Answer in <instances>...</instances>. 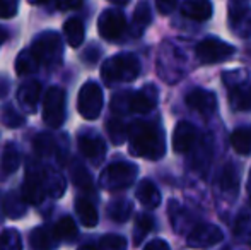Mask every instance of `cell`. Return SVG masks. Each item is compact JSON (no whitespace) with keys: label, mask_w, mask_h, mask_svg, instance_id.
Segmentation results:
<instances>
[{"label":"cell","mask_w":251,"mask_h":250,"mask_svg":"<svg viewBox=\"0 0 251 250\" xmlns=\"http://www.w3.org/2000/svg\"><path fill=\"white\" fill-rule=\"evenodd\" d=\"M130 151L147 160H161L166 153L164 136L157 125L151 122H133L128 129Z\"/></svg>","instance_id":"1"},{"label":"cell","mask_w":251,"mask_h":250,"mask_svg":"<svg viewBox=\"0 0 251 250\" xmlns=\"http://www.w3.org/2000/svg\"><path fill=\"white\" fill-rule=\"evenodd\" d=\"M140 74V62L133 54H118L108 58L101 67V77L106 84L132 83Z\"/></svg>","instance_id":"2"},{"label":"cell","mask_w":251,"mask_h":250,"mask_svg":"<svg viewBox=\"0 0 251 250\" xmlns=\"http://www.w3.org/2000/svg\"><path fill=\"white\" fill-rule=\"evenodd\" d=\"M31 50L36 55L40 65L55 67L62 62V57H63L62 38H60L55 31H45V33H41L40 36L33 41Z\"/></svg>","instance_id":"3"},{"label":"cell","mask_w":251,"mask_h":250,"mask_svg":"<svg viewBox=\"0 0 251 250\" xmlns=\"http://www.w3.org/2000/svg\"><path fill=\"white\" fill-rule=\"evenodd\" d=\"M137 167L128 161H116L102 170L100 177V185L106 190H122L135 182Z\"/></svg>","instance_id":"4"},{"label":"cell","mask_w":251,"mask_h":250,"mask_svg":"<svg viewBox=\"0 0 251 250\" xmlns=\"http://www.w3.org/2000/svg\"><path fill=\"white\" fill-rule=\"evenodd\" d=\"M65 91L53 86L45 94L43 101V120L50 129H60L65 120Z\"/></svg>","instance_id":"5"},{"label":"cell","mask_w":251,"mask_h":250,"mask_svg":"<svg viewBox=\"0 0 251 250\" xmlns=\"http://www.w3.org/2000/svg\"><path fill=\"white\" fill-rule=\"evenodd\" d=\"M77 110L86 120H94L100 117L102 110V89L100 84L89 81L80 87L77 96Z\"/></svg>","instance_id":"6"},{"label":"cell","mask_w":251,"mask_h":250,"mask_svg":"<svg viewBox=\"0 0 251 250\" xmlns=\"http://www.w3.org/2000/svg\"><path fill=\"white\" fill-rule=\"evenodd\" d=\"M236 74L238 72H227L224 76V83L229 87V103L234 110H251V79L250 77L239 79Z\"/></svg>","instance_id":"7"},{"label":"cell","mask_w":251,"mask_h":250,"mask_svg":"<svg viewBox=\"0 0 251 250\" xmlns=\"http://www.w3.org/2000/svg\"><path fill=\"white\" fill-rule=\"evenodd\" d=\"M234 47L217 40V38H205L197 45V57L201 63H217L224 62L234 55Z\"/></svg>","instance_id":"8"},{"label":"cell","mask_w":251,"mask_h":250,"mask_svg":"<svg viewBox=\"0 0 251 250\" xmlns=\"http://www.w3.org/2000/svg\"><path fill=\"white\" fill-rule=\"evenodd\" d=\"M126 29V19L123 12L116 9H108L98 19V31L104 40L115 41L122 38V34Z\"/></svg>","instance_id":"9"},{"label":"cell","mask_w":251,"mask_h":250,"mask_svg":"<svg viewBox=\"0 0 251 250\" xmlns=\"http://www.w3.org/2000/svg\"><path fill=\"white\" fill-rule=\"evenodd\" d=\"M229 24L239 36H251V7L248 0H229Z\"/></svg>","instance_id":"10"},{"label":"cell","mask_w":251,"mask_h":250,"mask_svg":"<svg viewBox=\"0 0 251 250\" xmlns=\"http://www.w3.org/2000/svg\"><path fill=\"white\" fill-rule=\"evenodd\" d=\"M222 240V231L215 224H197L186 238L190 249H208Z\"/></svg>","instance_id":"11"},{"label":"cell","mask_w":251,"mask_h":250,"mask_svg":"<svg viewBox=\"0 0 251 250\" xmlns=\"http://www.w3.org/2000/svg\"><path fill=\"white\" fill-rule=\"evenodd\" d=\"M23 195L27 204H40L47 197V187H45V170L29 168L26 173V180L23 185Z\"/></svg>","instance_id":"12"},{"label":"cell","mask_w":251,"mask_h":250,"mask_svg":"<svg viewBox=\"0 0 251 250\" xmlns=\"http://www.w3.org/2000/svg\"><path fill=\"white\" fill-rule=\"evenodd\" d=\"M77 142H79V149L87 160H91L94 165H100L106 154V144L104 140L98 136L96 132H91V130H84L77 137Z\"/></svg>","instance_id":"13"},{"label":"cell","mask_w":251,"mask_h":250,"mask_svg":"<svg viewBox=\"0 0 251 250\" xmlns=\"http://www.w3.org/2000/svg\"><path fill=\"white\" fill-rule=\"evenodd\" d=\"M185 103L188 108L199 111L203 117H208L212 115L215 110H217V98H215L214 93L205 89H192L185 98Z\"/></svg>","instance_id":"14"},{"label":"cell","mask_w":251,"mask_h":250,"mask_svg":"<svg viewBox=\"0 0 251 250\" xmlns=\"http://www.w3.org/2000/svg\"><path fill=\"white\" fill-rule=\"evenodd\" d=\"M157 103V89L155 86H146L144 89L137 91V93H132L128 96V111H133V113H149L152 108Z\"/></svg>","instance_id":"15"},{"label":"cell","mask_w":251,"mask_h":250,"mask_svg":"<svg viewBox=\"0 0 251 250\" xmlns=\"http://www.w3.org/2000/svg\"><path fill=\"white\" fill-rule=\"evenodd\" d=\"M197 134L195 127L188 122H181V124L176 125L175 132H173V149L178 154H185L192 149L197 144Z\"/></svg>","instance_id":"16"},{"label":"cell","mask_w":251,"mask_h":250,"mask_svg":"<svg viewBox=\"0 0 251 250\" xmlns=\"http://www.w3.org/2000/svg\"><path fill=\"white\" fill-rule=\"evenodd\" d=\"M41 94V84L38 81H27L17 91V101L24 111H34Z\"/></svg>","instance_id":"17"},{"label":"cell","mask_w":251,"mask_h":250,"mask_svg":"<svg viewBox=\"0 0 251 250\" xmlns=\"http://www.w3.org/2000/svg\"><path fill=\"white\" fill-rule=\"evenodd\" d=\"M60 238L56 237L55 230L48 228H36L29 235V245L33 250H55Z\"/></svg>","instance_id":"18"},{"label":"cell","mask_w":251,"mask_h":250,"mask_svg":"<svg viewBox=\"0 0 251 250\" xmlns=\"http://www.w3.org/2000/svg\"><path fill=\"white\" fill-rule=\"evenodd\" d=\"M26 206H27V200L24 199L23 194L19 192H9L5 197H3V213H5L7 218L10 220H19L26 214Z\"/></svg>","instance_id":"19"},{"label":"cell","mask_w":251,"mask_h":250,"mask_svg":"<svg viewBox=\"0 0 251 250\" xmlns=\"http://www.w3.org/2000/svg\"><path fill=\"white\" fill-rule=\"evenodd\" d=\"M183 16L195 21H207L212 16V3L208 0H185L181 3Z\"/></svg>","instance_id":"20"},{"label":"cell","mask_w":251,"mask_h":250,"mask_svg":"<svg viewBox=\"0 0 251 250\" xmlns=\"http://www.w3.org/2000/svg\"><path fill=\"white\" fill-rule=\"evenodd\" d=\"M21 165V158H19V151L14 146L12 142L5 144L0 154V171H2L3 177H9L14 171L19 168Z\"/></svg>","instance_id":"21"},{"label":"cell","mask_w":251,"mask_h":250,"mask_svg":"<svg viewBox=\"0 0 251 250\" xmlns=\"http://www.w3.org/2000/svg\"><path fill=\"white\" fill-rule=\"evenodd\" d=\"M75 211H77V216H79L80 223L84 224L86 228H94L98 224V211L94 207V204L91 200H87L86 197H79L75 200Z\"/></svg>","instance_id":"22"},{"label":"cell","mask_w":251,"mask_h":250,"mask_svg":"<svg viewBox=\"0 0 251 250\" xmlns=\"http://www.w3.org/2000/svg\"><path fill=\"white\" fill-rule=\"evenodd\" d=\"M137 199L146 207H157L161 204V192L151 180H142L137 187Z\"/></svg>","instance_id":"23"},{"label":"cell","mask_w":251,"mask_h":250,"mask_svg":"<svg viewBox=\"0 0 251 250\" xmlns=\"http://www.w3.org/2000/svg\"><path fill=\"white\" fill-rule=\"evenodd\" d=\"M45 187H47V195L51 199H58L65 192V178L58 173L56 170H45Z\"/></svg>","instance_id":"24"},{"label":"cell","mask_w":251,"mask_h":250,"mask_svg":"<svg viewBox=\"0 0 251 250\" xmlns=\"http://www.w3.org/2000/svg\"><path fill=\"white\" fill-rule=\"evenodd\" d=\"M219 187L222 189V192L229 194V195H234V194H238L239 175H238V170H236L231 163L226 165V167L222 168L221 177H219Z\"/></svg>","instance_id":"25"},{"label":"cell","mask_w":251,"mask_h":250,"mask_svg":"<svg viewBox=\"0 0 251 250\" xmlns=\"http://www.w3.org/2000/svg\"><path fill=\"white\" fill-rule=\"evenodd\" d=\"M63 33H65V38L70 47H74V48L80 47L84 41V34H86L82 21L75 19V17L65 21V24H63Z\"/></svg>","instance_id":"26"},{"label":"cell","mask_w":251,"mask_h":250,"mask_svg":"<svg viewBox=\"0 0 251 250\" xmlns=\"http://www.w3.org/2000/svg\"><path fill=\"white\" fill-rule=\"evenodd\" d=\"M40 62H38L36 55L33 54V50H23L16 58V72L17 76H27V74H33L34 70H38Z\"/></svg>","instance_id":"27"},{"label":"cell","mask_w":251,"mask_h":250,"mask_svg":"<svg viewBox=\"0 0 251 250\" xmlns=\"http://www.w3.org/2000/svg\"><path fill=\"white\" fill-rule=\"evenodd\" d=\"M132 214V204L126 199H116L108 206V216L116 223H123Z\"/></svg>","instance_id":"28"},{"label":"cell","mask_w":251,"mask_h":250,"mask_svg":"<svg viewBox=\"0 0 251 250\" xmlns=\"http://www.w3.org/2000/svg\"><path fill=\"white\" fill-rule=\"evenodd\" d=\"M231 144H232V147H234L236 153L243 154V156L250 154L251 153V132L250 130H245V129L234 130L231 136Z\"/></svg>","instance_id":"29"},{"label":"cell","mask_w":251,"mask_h":250,"mask_svg":"<svg viewBox=\"0 0 251 250\" xmlns=\"http://www.w3.org/2000/svg\"><path fill=\"white\" fill-rule=\"evenodd\" d=\"M53 230L60 240H74L77 237V224L70 216H63L62 220H58Z\"/></svg>","instance_id":"30"},{"label":"cell","mask_w":251,"mask_h":250,"mask_svg":"<svg viewBox=\"0 0 251 250\" xmlns=\"http://www.w3.org/2000/svg\"><path fill=\"white\" fill-rule=\"evenodd\" d=\"M70 175H72L74 184L79 189L84 190H93V178H91L89 171L79 163H72V170H70Z\"/></svg>","instance_id":"31"},{"label":"cell","mask_w":251,"mask_h":250,"mask_svg":"<svg viewBox=\"0 0 251 250\" xmlns=\"http://www.w3.org/2000/svg\"><path fill=\"white\" fill-rule=\"evenodd\" d=\"M0 250H23L21 235L16 230H3L0 233Z\"/></svg>","instance_id":"32"},{"label":"cell","mask_w":251,"mask_h":250,"mask_svg":"<svg viewBox=\"0 0 251 250\" xmlns=\"http://www.w3.org/2000/svg\"><path fill=\"white\" fill-rule=\"evenodd\" d=\"M108 136L113 144H123L126 137H128V129L122 120L113 118V120L108 122Z\"/></svg>","instance_id":"33"},{"label":"cell","mask_w":251,"mask_h":250,"mask_svg":"<svg viewBox=\"0 0 251 250\" xmlns=\"http://www.w3.org/2000/svg\"><path fill=\"white\" fill-rule=\"evenodd\" d=\"M34 149L40 156H50L55 153L56 142L50 134H40V136L34 139Z\"/></svg>","instance_id":"34"},{"label":"cell","mask_w":251,"mask_h":250,"mask_svg":"<svg viewBox=\"0 0 251 250\" xmlns=\"http://www.w3.org/2000/svg\"><path fill=\"white\" fill-rule=\"evenodd\" d=\"M0 122L3 125L10 127V129H16L24 124V117L21 113H17L14 107H3L0 111Z\"/></svg>","instance_id":"35"},{"label":"cell","mask_w":251,"mask_h":250,"mask_svg":"<svg viewBox=\"0 0 251 250\" xmlns=\"http://www.w3.org/2000/svg\"><path fill=\"white\" fill-rule=\"evenodd\" d=\"M152 14H151V7L147 3H139L135 9V14H133V24L137 28V34L151 23Z\"/></svg>","instance_id":"36"},{"label":"cell","mask_w":251,"mask_h":250,"mask_svg":"<svg viewBox=\"0 0 251 250\" xmlns=\"http://www.w3.org/2000/svg\"><path fill=\"white\" fill-rule=\"evenodd\" d=\"M152 224H154V220L147 214H142V216L137 220V224H135V231H133V244L139 245L142 242V238L146 237L147 233L152 230Z\"/></svg>","instance_id":"37"},{"label":"cell","mask_w":251,"mask_h":250,"mask_svg":"<svg viewBox=\"0 0 251 250\" xmlns=\"http://www.w3.org/2000/svg\"><path fill=\"white\" fill-rule=\"evenodd\" d=\"M101 250H126V240L122 235H104L100 244Z\"/></svg>","instance_id":"38"},{"label":"cell","mask_w":251,"mask_h":250,"mask_svg":"<svg viewBox=\"0 0 251 250\" xmlns=\"http://www.w3.org/2000/svg\"><path fill=\"white\" fill-rule=\"evenodd\" d=\"M17 7H19V0H0V17L9 19L17 14Z\"/></svg>","instance_id":"39"},{"label":"cell","mask_w":251,"mask_h":250,"mask_svg":"<svg viewBox=\"0 0 251 250\" xmlns=\"http://www.w3.org/2000/svg\"><path fill=\"white\" fill-rule=\"evenodd\" d=\"M176 2L178 0H155V7H157V10L162 16H166V14H171L175 10Z\"/></svg>","instance_id":"40"},{"label":"cell","mask_w":251,"mask_h":250,"mask_svg":"<svg viewBox=\"0 0 251 250\" xmlns=\"http://www.w3.org/2000/svg\"><path fill=\"white\" fill-rule=\"evenodd\" d=\"M56 7L62 10H69V9H77V7L82 5V0H55Z\"/></svg>","instance_id":"41"},{"label":"cell","mask_w":251,"mask_h":250,"mask_svg":"<svg viewBox=\"0 0 251 250\" xmlns=\"http://www.w3.org/2000/svg\"><path fill=\"white\" fill-rule=\"evenodd\" d=\"M144 250H169V245L166 244L164 240H152V242H149V244L144 247Z\"/></svg>","instance_id":"42"},{"label":"cell","mask_w":251,"mask_h":250,"mask_svg":"<svg viewBox=\"0 0 251 250\" xmlns=\"http://www.w3.org/2000/svg\"><path fill=\"white\" fill-rule=\"evenodd\" d=\"M98 57H100V50H98L96 47H91L89 50L84 54V58H86V62H89V63H94L98 60Z\"/></svg>","instance_id":"43"},{"label":"cell","mask_w":251,"mask_h":250,"mask_svg":"<svg viewBox=\"0 0 251 250\" xmlns=\"http://www.w3.org/2000/svg\"><path fill=\"white\" fill-rule=\"evenodd\" d=\"M79 250H101V249H98L96 245H91V244H87V245H82Z\"/></svg>","instance_id":"44"},{"label":"cell","mask_w":251,"mask_h":250,"mask_svg":"<svg viewBox=\"0 0 251 250\" xmlns=\"http://www.w3.org/2000/svg\"><path fill=\"white\" fill-rule=\"evenodd\" d=\"M5 36H7V34H5V31H3L2 28H0V45L3 43V40H5Z\"/></svg>","instance_id":"45"},{"label":"cell","mask_w":251,"mask_h":250,"mask_svg":"<svg viewBox=\"0 0 251 250\" xmlns=\"http://www.w3.org/2000/svg\"><path fill=\"white\" fill-rule=\"evenodd\" d=\"M113 3H118V5H123V3H126L128 0H111Z\"/></svg>","instance_id":"46"},{"label":"cell","mask_w":251,"mask_h":250,"mask_svg":"<svg viewBox=\"0 0 251 250\" xmlns=\"http://www.w3.org/2000/svg\"><path fill=\"white\" fill-rule=\"evenodd\" d=\"M31 3H43V2H47V0H29Z\"/></svg>","instance_id":"47"},{"label":"cell","mask_w":251,"mask_h":250,"mask_svg":"<svg viewBox=\"0 0 251 250\" xmlns=\"http://www.w3.org/2000/svg\"><path fill=\"white\" fill-rule=\"evenodd\" d=\"M248 190H250V194H251V177H250V184H248Z\"/></svg>","instance_id":"48"}]
</instances>
